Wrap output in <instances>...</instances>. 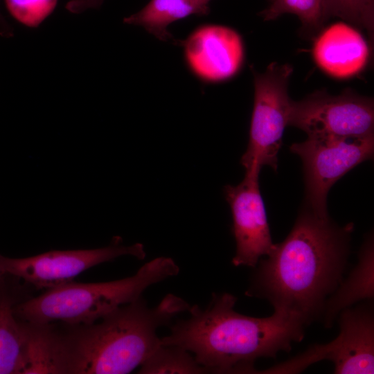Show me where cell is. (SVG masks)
I'll return each instance as SVG.
<instances>
[{
  "label": "cell",
  "mask_w": 374,
  "mask_h": 374,
  "mask_svg": "<svg viewBox=\"0 0 374 374\" xmlns=\"http://www.w3.org/2000/svg\"><path fill=\"white\" fill-rule=\"evenodd\" d=\"M354 226H341L304 205L283 241L259 260L245 294L264 299L274 312L306 326L321 317L342 280Z\"/></svg>",
  "instance_id": "obj_1"
},
{
  "label": "cell",
  "mask_w": 374,
  "mask_h": 374,
  "mask_svg": "<svg viewBox=\"0 0 374 374\" xmlns=\"http://www.w3.org/2000/svg\"><path fill=\"white\" fill-rule=\"evenodd\" d=\"M236 301L224 293L213 294L204 310L190 305V317L172 326L161 344L188 350L207 373H254L257 359L275 358L303 340L306 325L300 319L276 312L264 318L241 314Z\"/></svg>",
  "instance_id": "obj_2"
},
{
  "label": "cell",
  "mask_w": 374,
  "mask_h": 374,
  "mask_svg": "<svg viewBox=\"0 0 374 374\" xmlns=\"http://www.w3.org/2000/svg\"><path fill=\"white\" fill-rule=\"evenodd\" d=\"M190 308L172 294L154 308L141 296L90 324L52 323L53 373H129L161 345L158 328Z\"/></svg>",
  "instance_id": "obj_3"
},
{
  "label": "cell",
  "mask_w": 374,
  "mask_h": 374,
  "mask_svg": "<svg viewBox=\"0 0 374 374\" xmlns=\"http://www.w3.org/2000/svg\"><path fill=\"white\" fill-rule=\"evenodd\" d=\"M179 272L173 259L158 257L127 278L103 283L70 282L48 289L39 296L18 302L14 313L19 320L32 323L90 324L141 298L152 285Z\"/></svg>",
  "instance_id": "obj_4"
},
{
  "label": "cell",
  "mask_w": 374,
  "mask_h": 374,
  "mask_svg": "<svg viewBox=\"0 0 374 374\" xmlns=\"http://www.w3.org/2000/svg\"><path fill=\"white\" fill-rule=\"evenodd\" d=\"M293 69L287 64H270L262 73L254 72V101L247 148L241 157L246 170L268 166L276 170L278 153L292 100L288 84Z\"/></svg>",
  "instance_id": "obj_5"
},
{
  "label": "cell",
  "mask_w": 374,
  "mask_h": 374,
  "mask_svg": "<svg viewBox=\"0 0 374 374\" xmlns=\"http://www.w3.org/2000/svg\"><path fill=\"white\" fill-rule=\"evenodd\" d=\"M290 151L303 162L305 205L328 217L327 196L332 186L347 172L373 158L374 134L363 136H308L293 143Z\"/></svg>",
  "instance_id": "obj_6"
},
{
  "label": "cell",
  "mask_w": 374,
  "mask_h": 374,
  "mask_svg": "<svg viewBox=\"0 0 374 374\" xmlns=\"http://www.w3.org/2000/svg\"><path fill=\"white\" fill-rule=\"evenodd\" d=\"M340 332L326 344H314L299 355L262 373H296L310 364L329 360L337 374L374 373V315L371 301L339 314Z\"/></svg>",
  "instance_id": "obj_7"
},
{
  "label": "cell",
  "mask_w": 374,
  "mask_h": 374,
  "mask_svg": "<svg viewBox=\"0 0 374 374\" xmlns=\"http://www.w3.org/2000/svg\"><path fill=\"white\" fill-rule=\"evenodd\" d=\"M123 256L142 260L145 257L144 247L141 243L122 244L118 238L109 245L97 249L53 250L24 258L0 254V273L48 290L71 282L91 267Z\"/></svg>",
  "instance_id": "obj_8"
},
{
  "label": "cell",
  "mask_w": 374,
  "mask_h": 374,
  "mask_svg": "<svg viewBox=\"0 0 374 374\" xmlns=\"http://www.w3.org/2000/svg\"><path fill=\"white\" fill-rule=\"evenodd\" d=\"M288 125L308 136L372 135L373 101L350 91L337 96L318 91L301 100H292Z\"/></svg>",
  "instance_id": "obj_9"
},
{
  "label": "cell",
  "mask_w": 374,
  "mask_h": 374,
  "mask_svg": "<svg viewBox=\"0 0 374 374\" xmlns=\"http://www.w3.org/2000/svg\"><path fill=\"white\" fill-rule=\"evenodd\" d=\"M260 172L247 170L239 184L224 187L236 243L235 254L232 259L234 266L255 267L260 258L267 256L274 246L259 189Z\"/></svg>",
  "instance_id": "obj_10"
},
{
  "label": "cell",
  "mask_w": 374,
  "mask_h": 374,
  "mask_svg": "<svg viewBox=\"0 0 374 374\" xmlns=\"http://www.w3.org/2000/svg\"><path fill=\"white\" fill-rule=\"evenodd\" d=\"M188 66L201 80H227L237 73L244 60L238 33L221 25H206L195 30L184 42Z\"/></svg>",
  "instance_id": "obj_11"
},
{
  "label": "cell",
  "mask_w": 374,
  "mask_h": 374,
  "mask_svg": "<svg viewBox=\"0 0 374 374\" xmlns=\"http://www.w3.org/2000/svg\"><path fill=\"white\" fill-rule=\"evenodd\" d=\"M369 51L364 37L350 24L339 22L326 28L317 38L313 56L317 65L336 78H348L366 66Z\"/></svg>",
  "instance_id": "obj_12"
},
{
  "label": "cell",
  "mask_w": 374,
  "mask_h": 374,
  "mask_svg": "<svg viewBox=\"0 0 374 374\" xmlns=\"http://www.w3.org/2000/svg\"><path fill=\"white\" fill-rule=\"evenodd\" d=\"M21 300L19 289L4 274L0 280V374L24 373L28 356V328L14 313Z\"/></svg>",
  "instance_id": "obj_13"
},
{
  "label": "cell",
  "mask_w": 374,
  "mask_h": 374,
  "mask_svg": "<svg viewBox=\"0 0 374 374\" xmlns=\"http://www.w3.org/2000/svg\"><path fill=\"white\" fill-rule=\"evenodd\" d=\"M373 238L369 235L361 247L357 264L325 303L321 317L326 328L332 326L343 310L360 301L373 299Z\"/></svg>",
  "instance_id": "obj_14"
},
{
  "label": "cell",
  "mask_w": 374,
  "mask_h": 374,
  "mask_svg": "<svg viewBox=\"0 0 374 374\" xmlns=\"http://www.w3.org/2000/svg\"><path fill=\"white\" fill-rule=\"evenodd\" d=\"M208 0H150L142 9L125 18L127 24L143 27L158 39L171 37L168 27L172 23L193 15L208 12Z\"/></svg>",
  "instance_id": "obj_15"
},
{
  "label": "cell",
  "mask_w": 374,
  "mask_h": 374,
  "mask_svg": "<svg viewBox=\"0 0 374 374\" xmlns=\"http://www.w3.org/2000/svg\"><path fill=\"white\" fill-rule=\"evenodd\" d=\"M139 373H207L192 353L174 345H161L140 366Z\"/></svg>",
  "instance_id": "obj_16"
},
{
  "label": "cell",
  "mask_w": 374,
  "mask_h": 374,
  "mask_svg": "<svg viewBox=\"0 0 374 374\" xmlns=\"http://www.w3.org/2000/svg\"><path fill=\"white\" fill-rule=\"evenodd\" d=\"M285 13L296 15L310 33L319 30L326 19L323 0H271L261 15L265 20H273Z\"/></svg>",
  "instance_id": "obj_17"
},
{
  "label": "cell",
  "mask_w": 374,
  "mask_h": 374,
  "mask_svg": "<svg viewBox=\"0 0 374 374\" xmlns=\"http://www.w3.org/2000/svg\"><path fill=\"white\" fill-rule=\"evenodd\" d=\"M324 12L338 17L353 26L365 29L373 37L374 0H323Z\"/></svg>",
  "instance_id": "obj_18"
},
{
  "label": "cell",
  "mask_w": 374,
  "mask_h": 374,
  "mask_svg": "<svg viewBox=\"0 0 374 374\" xmlns=\"http://www.w3.org/2000/svg\"><path fill=\"white\" fill-rule=\"evenodd\" d=\"M58 0H5L6 8L17 21L38 26L54 10Z\"/></svg>",
  "instance_id": "obj_19"
},
{
  "label": "cell",
  "mask_w": 374,
  "mask_h": 374,
  "mask_svg": "<svg viewBox=\"0 0 374 374\" xmlns=\"http://www.w3.org/2000/svg\"><path fill=\"white\" fill-rule=\"evenodd\" d=\"M103 0H69L66 8L72 13H81L88 9L98 8Z\"/></svg>",
  "instance_id": "obj_20"
},
{
  "label": "cell",
  "mask_w": 374,
  "mask_h": 374,
  "mask_svg": "<svg viewBox=\"0 0 374 374\" xmlns=\"http://www.w3.org/2000/svg\"><path fill=\"white\" fill-rule=\"evenodd\" d=\"M0 32L1 34L3 36L9 37L12 35V30L10 29V26L6 22L5 18L1 15L0 11Z\"/></svg>",
  "instance_id": "obj_21"
},
{
  "label": "cell",
  "mask_w": 374,
  "mask_h": 374,
  "mask_svg": "<svg viewBox=\"0 0 374 374\" xmlns=\"http://www.w3.org/2000/svg\"><path fill=\"white\" fill-rule=\"evenodd\" d=\"M3 275H4V274L0 273V280H1V278L3 276Z\"/></svg>",
  "instance_id": "obj_22"
},
{
  "label": "cell",
  "mask_w": 374,
  "mask_h": 374,
  "mask_svg": "<svg viewBox=\"0 0 374 374\" xmlns=\"http://www.w3.org/2000/svg\"><path fill=\"white\" fill-rule=\"evenodd\" d=\"M208 1H210L211 0H208Z\"/></svg>",
  "instance_id": "obj_23"
}]
</instances>
